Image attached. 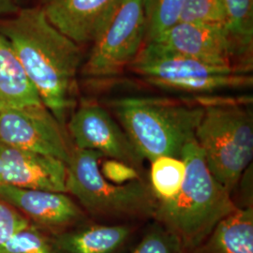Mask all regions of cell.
Returning a JSON list of instances; mask_svg holds the SVG:
<instances>
[{"instance_id": "1", "label": "cell", "mask_w": 253, "mask_h": 253, "mask_svg": "<svg viewBox=\"0 0 253 253\" xmlns=\"http://www.w3.org/2000/svg\"><path fill=\"white\" fill-rule=\"evenodd\" d=\"M0 33L13 48L42 104L66 128L75 107L80 45L55 28L41 7L0 19Z\"/></svg>"}, {"instance_id": "2", "label": "cell", "mask_w": 253, "mask_h": 253, "mask_svg": "<svg viewBox=\"0 0 253 253\" xmlns=\"http://www.w3.org/2000/svg\"><path fill=\"white\" fill-rule=\"evenodd\" d=\"M181 159L186 172L180 191L172 200L158 202L153 218L186 252L202 243L238 207L209 171L195 139L184 146Z\"/></svg>"}, {"instance_id": "3", "label": "cell", "mask_w": 253, "mask_h": 253, "mask_svg": "<svg viewBox=\"0 0 253 253\" xmlns=\"http://www.w3.org/2000/svg\"><path fill=\"white\" fill-rule=\"evenodd\" d=\"M106 105L137 153L149 162L164 156L181 158L204 115L199 99L124 97Z\"/></svg>"}, {"instance_id": "4", "label": "cell", "mask_w": 253, "mask_h": 253, "mask_svg": "<svg viewBox=\"0 0 253 253\" xmlns=\"http://www.w3.org/2000/svg\"><path fill=\"white\" fill-rule=\"evenodd\" d=\"M199 100L204 115L194 139L210 172L232 194L253 162L250 100L208 97Z\"/></svg>"}, {"instance_id": "5", "label": "cell", "mask_w": 253, "mask_h": 253, "mask_svg": "<svg viewBox=\"0 0 253 253\" xmlns=\"http://www.w3.org/2000/svg\"><path fill=\"white\" fill-rule=\"evenodd\" d=\"M102 154L73 148L66 163V189L84 210L105 219H145L152 217L158 201L149 183L142 178L116 185L100 169Z\"/></svg>"}, {"instance_id": "6", "label": "cell", "mask_w": 253, "mask_h": 253, "mask_svg": "<svg viewBox=\"0 0 253 253\" xmlns=\"http://www.w3.org/2000/svg\"><path fill=\"white\" fill-rule=\"evenodd\" d=\"M149 84L166 90L210 95L253 85L251 73L207 63L145 43L127 68Z\"/></svg>"}, {"instance_id": "7", "label": "cell", "mask_w": 253, "mask_h": 253, "mask_svg": "<svg viewBox=\"0 0 253 253\" xmlns=\"http://www.w3.org/2000/svg\"><path fill=\"white\" fill-rule=\"evenodd\" d=\"M145 0H122L100 34L92 42L81 73L90 79L120 75L145 44Z\"/></svg>"}, {"instance_id": "8", "label": "cell", "mask_w": 253, "mask_h": 253, "mask_svg": "<svg viewBox=\"0 0 253 253\" xmlns=\"http://www.w3.org/2000/svg\"><path fill=\"white\" fill-rule=\"evenodd\" d=\"M0 142L65 163L72 152L66 128L43 104L0 106Z\"/></svg>"}, {"instance_id": "9", "label": "cell", "mask_w": 253, "mask_h": 253, "mask_svg": "<svg viewBox=\"0 0 253 253\" xmlns=\"http://www.w3.org/2000/svg\"><path fill=\"white\" fill-rule=\"evenodd\" d=\"M66 126L75 148L97 151L143 173L144 160L107 107L94 101L83 102L73 110Z\"/></svg>"}, {"instance_id": "10", "label": "cell", "mask_w": 253, "mask_h": 253, "mask_svg": "<svg viewBox=\"0 0 253 253\" xmlns=\"http://www.w3.org/2000/svg\"><path fill=\"white\" fill-rule=\"evenodd\" d=\"M173 54L207 63L232 67L245 73L226 25L179 21L150 42Z\"/></svg>"}, {"instance_id": "11", "label": "cell", "mask_w": 253, "mask_h": 253, "mask_svg": "<svg viewBox=\"0 0 253 253\" xmlns=\"http://www.w3.org/2000/svg\"><path fill=\"white\" fill-rule=\"evenodd\" d=\"M0 197L36 226L57 235L83 223L84 209L65 192L0 186Z\"/></svg>"}, {"instance_id": "12", "label": "cell", "mask_w": 253, "mask_h": 253, "mask_svg": "<svg viewBox=\"0 0 253 253\" xmlns=\"http://www.w3.org/2000/svg\"><path fill=\"white\" fill-rule=\"evenodd\" d=\"M67 193L66 163L0 142V186Z\"/></svg>"}, {"instance_id": "13", "label": "cell", "mask_w": 253, "mask_h": 253, "mask_svg": "<svg viewBox=\"0 0 253 253\" xmlns=\"http://www.w3.org/2000/svg\"><path fill=\"white\" fill-rule=\"evenodd\" d=\"M122 0H43L46 18L78 45L93 42Z\"/></svg>"}, {"instance_id": "14", "label": "cell", "mask_w": 253, "mask_h": 253, "mask_svg": "<svg viewBox=\"0 0 253 253\" xmlns=\"http://www.w3.org/2000/svg\"><path fill=\"white\" fill-rule=\"evenodd\" d=\"M133 227L126 223L88 224L54 235L60 253H117L132 235Z\"/></svg>"}, {"instance_id": "15", "label": "cell", "mask_w": 253, "mask_h": 253, "mask_svg": "<svg viewBox=\"0 0 253 253\" xmlns=\"http://www.w3.org/2000/svg\"><path fill=\"white\" fill-rule=\"evenodd\" d=\"M183 253H253V205L237 208L202 243Z\"/></svg>"}, {"instance_id": "16", "label": "cell", "mask_w": 253, "mask_h": 253, "mask_svg": "<svg viewBox=\"0 0 253 253\" xmlns=\"http://www.w3.org/2000/svg\"><path fill=\"white\" fill-rule=\"evenodd\" d=\"M42 105L13 48L0 33V106Z\"/></svg>"}, {"instance_id": "17", "label": "cell", "mask_w": 253, "mask_h": 253, "mask_svg": "<svg viewBox=\"0 0 253 253\" xmlns=\"http://www.w3.org/2000/svg\"><path fill=\"white\" fill-rule=\"evenodd\" d=\"M226 26L235 43L239 62L247 71L253 69V0H222Z\"/></svg>"}, {"instance_id": "18", "label": "cell", "mask_w": 253, "mask_h": 253, "mask_svg": "<svg viewBox=\"0 0 253 253\" xmlns=\"http://www.w3.org/2000/svg\"><path fill=\"white\" fill-rule=\"evenodd\" d=\"M151 163L149 186L158 202L174 198L181 190L186 167L181 158L164 156Z\"/></svg>"}, {"instance_id": "19", "label": "cell", "mask_w": 253, "mask_h": 253, "mask_svg": "<svg viewBox=\"0 0 253 253\" xmlns=\"http://www.w3.org/2000/svg\"><path fill=\"white\" fill-rule=\"evenodd\" d=\"M185 0H145V42H150L180 20Z\"/></svg>"}, {"instance_id": "20", "label": "cell", "mask_w": 253, "mask_h": 253, "mask_svg": "<svg viewBox=\"0 0 253 253\" xmlns=\"http://www.w3.org/2000/svg\"><path fill=\"white\" fill-rule=\"evenodd\" d=\"M0 253H60L52 237L30 223L0 245Z\"/></svg>"}, {"instance_id": "21", "label": "cell", "mask_w": 253, "mask_h": 253, "mask_svg": "<svg viewBox=\"0 0 253 253\" xmlns=\"http://www.w3.org/2000/svg\"><path fill=\"white\" fill-rule=\"evenodd\" d=\"M226 25V13L222 0H185L180 20Z\"/></svg>"}, {"instance_id": "22", "label": "cell", "mask_w": 253, "mask_h": 253, "mask_svg": "<svg viewBox=\"0 0 253 253\" xmlns=\"http://www.w3.org/2000/svg\"><path fill=\"white\" fill-rule=\"evenodd\" d=\"M174 235L159 223L154 225L130 253H183Z\"/></svg>"}, {"instance_id": "23", "label": "cell", "mask_w": 253, "mask_h": 253, "mask_svg": "<svg viewBox=\"0 0 253 253\" xmlns=\"http://www.w3.org/2000/svg\"><path fill=\"white\" fill-rule=\"evenodd\" d=\"M100 162L101 174L105 179L116 185H124L144 178L143 173L134 167L118 160L104 158V160H101Z\"/></svg>"}, {"instance_id": "24", "label": "cell", "mask_w": 253, "mask_h": 253, "mask_svg": "<svg viewBox=\"0 0 253 253\" xmlns=\"http://www.w3.org/2000/svg\"><path fill=\"white\" fill-rule=\"evenodd\" d=\"M30 224L18 210L0 197V245Z\"/></svg>"}, {"instance_id": "25", "label": "cell", "mask_w": 253, "mask_h": 253, "mask_svg": "<svg viewBox=\"0 0 253 253\" xmlns=\"http://www.w3.org/2000/svg\"><path fill=\"white\" fill-rule=\"evenodd\" d=\"M15 0H0V18L10 16L18 11Z\"/></svg>"}]
</instances>
